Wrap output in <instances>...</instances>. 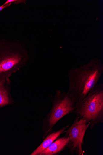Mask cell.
<instances>
[{"label":"cell","mask_w":103,"mask_h":155,"mask_svg":"<svg viewBox=\"0 0 103 155\" xmlns=\"http://www.w3.org/2000/svg\"><path fill=\"white\" fill-rule=\"evenodd\" d=\"M103 73L102 63L96 58L83 66L69 70L67 74L69 81L68 92L76 104L84 99L98 84Z\"/></svg>","instance_id":"obj_1"},{"label":"cell","mask_w":103,"mask_h":155,"mask_svg":"<svg viewBox=\"0 0 103 155\" xmlns=\"http://www.w3.org/2000/svg\"><path fill=\"white\" fill-rule=\"evenodd\" d=\"M29 60L30 55L24 42L0 38V79L10 78L25 67Z\"/></svg>","instance_id":"obj_2"},{"label":"cell","mask_w":103,"mask_h":155,"mask_svg":"<svg viewBox=\"0 0 103 155\" xmlns=\"http://www.w3.org/2000/svg\"><path fill=\"white\" fill-rule=\"evenodd\" d=\"M72 113L90 123L91 130L95 124L103 123V84H97L84 99L76 104Z\"/></svg>","instance_id":"obj_3"},{"label":"cell","mask_w":103,"mask_h":155,"mask_svg":"<svg viewBox=\"0 0 103 155\" xmlns=\"http://www.w3.org/2000/svg\"><path fill=\"white\" fill-rule=\"evenodd\" d=\"M51 108L49 113L43 119L42 130L43 132L44 139L50 133L57 122L63 117L72 113L75 109L76 102L68 92L57 90L51 97Z\"/></svg>","instance_id":"obj_4"},{"label":"cell","mask_w":103,"mask_h":155,"mask_svg":"<svg viewBox=\"0 0 103 155\" xmlns=\"http://www.w3.org/2000/svg\"><path fill=\"white\" fill-rule=\"evenodd\" d=\"M90 124L77 117L72 124L64 132L69 138L68 149L71 154L76 152L78 155H83V138Z\"/></svg>","instance_id":"obj_5"},{"label":"cell","mask_w":103,"mask_h":155,"mask_svg":"<svg viewBox=\"0 0 103 155\" xmlns=\"http://www.w3.org/2000/svg\"><path fill=\"white\" fill-rule=\"evenodd\" d=\"M69 138L65 135L57 138L47 148L41 152L39 155H57L68 148Z\"/></svg>","instance_id":"obj_6"},{"label":"cell","mask_w":103,"mask_h":155,"mask_svg":"<svg viewBox=\"0 0 103 155\" xmlns=\"http://www.w3.org/2000/svg\"><path fill=\"white\" fill-rule=\"evenodd\" d=\"M10 78L0 79V107L12 104L14 101L10 94Z\"/></svg>","instance_id":"obj_7"},{"label":"cell","mask_w":103,"mask_h":155,"mask_svg":"<svg viewBox=\"0 0 103 155\" xmlns=\"http://www.w3.org/2000/svg\"><path fill=\"white\" fill-rule=\"evenodd\" d=\"M69 126L70 125H66L56 131L52 132L51 130L44 139L41 144L33 151L31 155H39L42 151L51 145L61 134L64 133V132Z\"/></svg>","instance_id":"obj_8"},{"label":"cell","mask_w":103,"mask_h":155,"mask_svg":"<svg viewBox=\"0 0 103 155\" xmlns=\"http://www.w3.org/2000/svg\"><path fill=\"white\" fill-rule=\"evenodd\" d=\"M14 3V4H18L21 3H24L26 4V1L24 0H8L3 5H5L8 4Z\"/></svg>","instance_id":"obj_9"},{"label":"cell","mask_w":103,"mask_h":155,"mask_svg":"<svg viewBox=\"0 0 103 155\" xmlns=\"http://www.w3.org/2000/svg\"><path fill=\"white\" fill-rule=\"evenodd\" d=\"M12 4H7L5 5H2L1 6H0V11L3 10L5 8H7L8 7L10 6Z\"/></svg>","instance_id":"obj_10"}]
</instances>
